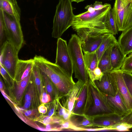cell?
Listing matches in <instances>:
<instances>
[{
	"label": "cell",
	"mask_w": 132,
	"mask_h": 132,
	"mask_svg": "<svg viewBox=\"0 0 132 132\" xmlns=\"http://www.w3.org/2000/svg\"><path fill=\"white\" fill-rule=\"evenodd\" d=\"M111 8V5L107 3L104 8L93 12L87 11L75 16L71 26L81 40L89 35L110 33L106 23Z\"/></svg>",
	"instance_id": "6da1fadb"
},
{
	"label": "cell",
	"mask_w": 132,
	"mask_h": 132,
	"mask_svg": "<svg viewBox=\"0 0 132 132\" xmlns=\"http://www.w3.org/2000/svg\"><path fill=\"white\" fill-rule=\"evenodd\" d=\"M35 64L50 79L57 88L59 99L67 96L75 84L70 77L55 63L41 56L36 55L33 58Z\"/></svg>",
	"instance_id": "7a4b0ae2"
},
{
	"label": "cell",
	"mask_w": 132,
	"mask_h": 132,
	"mask_svg": "<svg viewBox=\"0 0 132 132\" xmlns=\"http://www.w3.org/2000/svg\"><path fill=\"white\" fill-rule=\"evenodd\" d=\"M75 16L71 0H59L53 18L52 37L60 38L71 26Z\"/></svg>",
	"instance_id": "3957f363"
},
{
	"label": "cell",
	"mask_w": 132,
	"mask_h": 132,
	"mask_svg": "<svg viewBox=\"0 0 132 132\" xmlns=\"http://www.w3.org/2000/svg\"><path fill=\"white\" fill-rule=\"evenodd\" d=\"M68 46L75 78L86 84L90 79L85 65L81 41L79 36L76 34H72Z\"/></svg>",
	"instance_id": "277c9868"
},
{
	"label": "cell",
	"mask_w": 132,
	"mask_h": 132,
	"mask_svg": "<svg viewBox=\"0 0 132 132\" xmlns=\"http://www.w3.org/2000/svg\"><path fill=\"white\" fill-rule=\"evenodd\" d=\"M0 15L3 20L7 40L13 45L18 53L24 43L20 20L1 10Z\"/></svg>",
	"instance_id": "5b68a950"
},
{
	"label": "cell",
	"mask_w": 132,
	"mask_h": 132,
	"mask_svg": "<svg viewBox=\"0 0 132 132\" xmlns=\"http://www.w3.org/2000/svg\"><path fill=\"white\" fill-rule=\"evenodd\" d=\"M111 9L118 31L132 26V0H115Z\"/></svg>",
	"instance_id": "8992f818"
},
{
	"label": "cell",
	"mask_w": 132,
	"mask_h": 132,
	"mask_svg": "<svg viewBox=\"0 0 132 132\" xmlns=\"http://www.w3.org/2000/svg\"><path fill=\"white\" fill-rule=\"evenodd\" d=\"M89 82L93 102L86 115L91 116L114 113L108 103L106 95L100 90L94 82L89 79Z\"/></svg>",
	"instance_id": "52a82bcc"
},
{
	"label": "cell",
	"mask_w": 132,
	"mask_h": 132,
	"mask_svg": "<svg viewBox=\"0 0 132 132\" xmlns=\"http://www.w3.org/2000/svg\"><path fill=\"white\" fill-rule=\"evenodd\" d=\"M0 64L13 78H14L19 61L18 52L13 45L6 40L0 47Z\"/></svg>",
	"instance_id": "ba28073f"
},
{
	"label": "cell",
	"mask_w": 132,
	"mask_h": 132,
	"mask_svg": "<svg viewBox=\"0 0 132 132\" xmlns=\"http://www.w3.org/2000/svg\"><path fill=\"white\" fill-rule=\"evenodd\" d=\"M55 63L72 77L74 72L68 44L66 40L60 37L57 39Z\"/></svg>",
	"instance_id": "9c48e42d"
},
{
	"label": "cell",
	"mask_w": 132,
	"mask_h": 132,
	"mask_svg": "<svg viewBox=\"0 0 132 132\" xmlns=\"http://www.w3.org/2000/svg\"><path fill=\"white\" fill-rule=\"evenodd\" d=\"M94 82L100 90L106 95L114 96L118 91L115 70L103 73L100 80H96Z\"/></svg>",
	"instance_id": "30bf717a"
},
{
	"label": "cell",
	"mask_w": 132,
	"mask_h": 132,
	"mask_svg": "<svg viewBox=\"0 0 132 132\" xmlns=\"http://www.w3.org/2000/svg\"><path fill=\"white\" fill-rule=\"evenodd\" d=\"M89 116L94 126L108 127L122 122V116L115 113Z\"/></svg>",
	"instance_id": "8fae6325"
},
{
	"label": "cell",
	"mask_w": 132,
	"mask_h": 132,
	"mask_svg": "<svg viewBox=\"0 0 132 132\" xmlns=\"http://www.w3.org/2000/svg\"><path fill=\"white\" fill-rule=\"evenodd\" d=\"M106 95L108 103L114 113L122 117L130 111L118 90L114 96Z\"/></svg>",
	"instance_id": "7c38bea8"
},
{
	"label": "cell",
	"mask_w": 132,
	"mask_h": 132,
	"mask_svg": "<svg viewBox=\"0 0 132 132\" xmlns=\"http://www.w3.org/2000/svg\"><path fill=\"white\" fill-rule=\"evenodd\" d=\"M85 84L78 80L76 82L69 94L67 96L62 98L63 105L70 112L73 110L75 103L80 94Z\"/></svg>",
	"instance_id": "4fadbf2b"
},
{
	"label": "cell",
	"mask_w": 132,
	"mask_h": 132,
	"mask_svg": "<svg viewBox=\"0 0 132 132\" xmlns=\"http://www.w3.org/2000/svg\"><path fill=\"white\" fill-rule=\"evenodd\" d=\"M105 34L89 35L80 40L84 52L91 53L95 51L101 45Z\"/></svg>",
	"instance_id": "5bb4252c"
},
{
	"label": "cell",
	"mask_w": 132,
	"mask_h": 132,
	"mask_svg": "<svg viewBox=\"0 0 132 132\" xmlns=\"http://www.w3.org/2000/svg\"><path fill=\"white\" fill-rule=\"evenodd\" d=\"M116 71L118 90L122 96L128 109L132 111V97L125 84L120 69Z\"/></svg>",
	"instance_id": "9a60e30c"
},
{
	"label": "cell",
	"mask_w": 132,
	"mask_h": 132,
	"mask_svg": "<svg viewBox=\"0 0 132 132\" xmlns=\"http://www.w3.org/2000/svg\"><path fill=\"white\" fill-rule=\"evenodd\" d=\"M126 56L118 42L113 46L111 54V60L113 70L120 69Z\"/></svg>",
	"instance_id": "2e32d148"
},
{
	"label": "cell",
	"mask_w": 132,
	"mask_h": 132,
	"mask_svg": "<svg viewBox=\"0 0 132 132\" xmlns=\"http://www.w3.org/2000/svg\"><path fill=\"white\" fill-rule=\"evenodd\" d=\"M34 64L33 59L27 60L19 59L17 65L14 78L21 80L27 77L32 70Z\"/></svg>",
	"instance_id": "e0dca14e"
},
{
	"label": "cell",
	"mask_w": 132,
	"mask_h": 132,
	"mask_svg": "<svg viewBox=\"0 0 132 132\" xmlns=\"http://www.w3.org/2000/svg\"><path fill=\"white\" fill-rule=\"evenodd\" d=\"M122 32L118 42L124 53L127 55L132 52V26Z\"/></svg>",
	"instance_id": "ac0fdd59"
},
{
	"label": "cell",
	"mask_w": 132,
	"mask_h": 132,
	"mask_svg": "<svg viewBox=\"0 0 132 132\" xmlns=\"http://www.w3.org/2000/svg\"><path fill=\"white\" fill-rule=\"evenodd\" d=\"M0 10L20 19L21 10L16 0H0Z\"/></svg>",
	"instance_id": "d6986e66"
},
{
	"label": "cell",
	"mask_w": 132,
	"mask_h": 132,
	"mask_svg": "<svg viewBox=\"0 0 132 132\" xmlns=\"http://www.w3.org/2000/svg\"><path fill=\"white\" fill-rule=\"evenodd\" d=\"M84 53L85 63L90 79L94 82L93 72L98 67L99 63L96 51L91 53Z\"/></svg>",
	"instance_id": "ffe728a7"
},
{
	"label": "cell",
	"mask_w": 132,
	"mask_h": 132,
	"mask_svg": "<svg viewBox=\"0 0 132 132\" xmlns=\"http://www.w3.org/2000/svg\"><path fill=\"white\" fill-rule=\"evenodd\" d=\"M118 42L114 35L108 33L104 35L102 41L99 47L96 51L98 62L103 53L110 46Z\"/></svg>",
	"instance_id": "44dd1931"
},
{
	"label": "cell",
	"mask_w": 132,
	"mask_h": 132,
	"mask_svg": "<svg viewBox=\"0 0 132 132\" xmlns=\"http://www.w3.org/2000/svg\"><path fill=\"white\" fill-rule=\"evenodd\" d=\"M113 45L110 46L105 51L99 62L98 67L103 73L109 72L113 70L111 63V54Z\"/></svg>",
	"instance_id": "7402d4cb"
},
{
	"label": "cell",
	"mask_w": 132,
	"mask_h": 132,
	"mask_svg": "<svg viewBox=\"0 0 132 132\" xmlns=\"http://www.w3.org/2000/svg\"><path fill=\"white\" fill-rule=\"evenodd\" d=\"M85 84L80 94L76 101L72 112L74 114L81 115L82 111L85 105L87 95V84Z\"/></svg>",
	"instance_id": "603a6c76"
},
{
	"label": "cell",
	"mask_w": 132,
	"mask_h": 132,
	"mask_svg": "<svg viewBox=\"0 0 132 132\" xmlns=\"http://www.w3.org/2000/svg\"><path fill=\"white\" fill-rule=\"evenodd\" d=\"M40 71L43 81L45 84L46 89L48 94L54 97L55 100L59 99V92L56 87L49 78L44 73Z\"/></svg>",
	"instance_id": "cb8c5ba5"
},
{
	"label": "cell",
	"mask_w": 132,
	"mask_h": 132,
	"mask_svg": "<svg viewBox=\"0 0 132 132\" xmlns=\"http://www.w3.org/2000/svg\"><path fill=\"white\" fill-rule=\"evenodd\" d=\"M32 74L33 78L40 95L43 92V80L40 71L35 63L32 70Z\"/></svg>",
	"instance_id": "d4e9b609"
},
{
	"label": "cell",
	"mask_w": 132,
	"mask_h": 132,
	"mask_svg": "<svg viewBox=\"0 0 132 132\" xmlns=\"http://www.w3.org/2000/svg\"><path fill=\"white\" fill-rule=\"evenodd\" d=\"M36 120L45 125L53 124L61 125L64 121L62 118L59 116H48L39 117L36 119Z\"/></svg>",
	"instance_id": "484cf974"
},
{
	"label": "cell",
	"mask_w": 132,
	"mask_h": 132,
	"mask_svg": "<svg viewBox=\"0 0 132 132\" xmlns=\"http://www.w3.org/2000/svg\"><path fill=\"white\" fill-rule=\"evenodd\" d=\"M107 27L110 33L114 35L118 34V30L114 17L111 8L108 13L106 20Z\"/></svg>",
	"instance_id": "4316f807"
},
{
	"label": "cell",
	"mask_w": 132,
	"mask_h": 132,
	"mask_svg": "<svg viewBox=\"0 0 132 132\" xmlns=\"http://www.w3.org/2000/svg\"><path fill=\"white\" fill-rule=\"evenodd\" d=\"M32 70L28 76L23 80H20L16 90V97L18 100H20L21 97L29 81L31 78Z\"/></svg>",
	"instance_id": "83f0119b"
},
{
	"label": "cell",
	"mask_w": 132,
	"mask_h": 132,
	"mask_svg": "<svg viewBox=\"0 0 132 132\" xmlns=\"http://www.w3.org/2000/svg\"><path fill=\"white\" fill-rule=\"evenodd\" d=\"M93 102L92 96L89 81L87 84V92L86 102L83 108L81 115H86L91 106Z\"/></svg>",
	"instance_id": "f1b7e54d"
},
{
	"label": "cell",
	"mask_w": 132,
	"mask_h": 132,
	"mask_svg": "<svg viewBox=\"0 0 132 132\" xmlns=\"http://www.w3.org/2000/svg\"><path fill=\"white\" fill-rule=\"evenodd\" d=\"M120 69L122 72L132 73V52L126 57Z\"/></svg>",
	"instance_id": "f546056e"
},
{
	"label": "cell",
	"mask_w": 132,
	"mask_h": 132,
	"mask_svg": "<svg viewBox=\"0 0 132 132\" xmlns=\"http://www.w3.org/2000/svg\"><path fill=\"white\" fill-rule=\"evenodd\" d=\"M110 131H129L132 128V126L126 123L122 122L108 127Z\"/></svg>",
	"instance_id": "4dcf8cb0"
},
{
	"label": "cell",
	"mask_w": 132,
	"mask_h": 132,
	"mask_svg": "<svg viewBox=\"0 0 132 132\" xmlns=\"http://www.w3.org/2000/svg\"><path fill=\"white\" fill-rule=\"evenodd\" d=\"M122 76L125 84L132 97V73L122 72Z\"/></svg>",
	"instance_id": "1f68e13d"
},
{
	"label": "cell",
	"mask_w": 132,
	"mask_h": 132,
	"mask_svg": "<svg viewBox=\"0 0 132 132\" xmlns=\"http://www.w3.org/2000/svg\"><path fill=\"white\" fill-rule=\"evenodd\" d=\"M6 37L3 20L2 17L0 15V47L5 42L4 41Z\"/></svg>",
	"instance_id": "d6a6232c"
},
{
	"label": "cell",
	"mask_w": 132,
	"mask_h": 132,
	"mask_svg": "<svg viewBox=\"0 0 132 132\" xmlns=\"http://www.w3.org/2000/svg\"><path fill=\"white\" fill-rule=\"evenodd\" d=\"M122 122L132 126V111H129L122 116Z\"/></svg>",
	"instance_id": "836d02e7"
},
{
	"label": "cell",
	"mask_w": 132,
	"mask_h": 132,
	"mask_svg": "<svg viewBox=\"0 0 132 132\" xmlns=\"http://www.w3.org/2000/svg\"><path fill=\"white\" fill-rule=\"evenodd\" d=\"M93 73L94 81L96 80H100L103 75V73L98 67L95 69Z\"/></svg>",
	"instance_id": "e575fe53"
},
{
	"label": "cell",
	"mask_w": 132,
	"mask_h": 132,
	"mask_svg": "<svg viewBox=\"0 0 132 132\" xmlns=\"http://www.w3.org/2000/svg\"><path fill=\"white\" fill-rule=\"evenodd\" d=\"M21 111L24 115L27 117H31L35 115L37 112V109H34L30 110H26L21 109Z\"/></svg>",
	"instance_id": "d590c367"
},
{
	"label": "cell",
	"mask_w": 132,
	"mask_h": 132,
	"mask_svg": "<svg viewBox=\"0 0 132 132\" xmlns=\"http://www.w3.org/2000/svg\"><path fill=\"white\" fill-rule=\"evenodd\" d=\"M40 99L42 102L43 103H48L51 100L50 95L45 92H44L40 95Z\"/></svg>",
	"instance_id": "8d00e7d4"
},
{
	"label": "cell",
	"mask_w": 132,
	"mask_h": 132,
	"mask_svg": "<svg viewBox=\"0 0 132 132\" xmlns=\"http://www.w3.org/2000/svg\"><path fill=\"white\" fill-rule=\"evenodd\" d=\"M106 4L107 3L103 4L102 2L96 1L92 6L95 10H98L104 8Z\"/></svg>",
	"instance_id": "74e56055"
},
{
	"label": "cell",
	"mask_w": 132,
	"mask_h": 132,
	"mask_svg": "<svg viewBox=\"0 0 132 132\" xmlns=\"http://www.w3.org/2000/svg\"><path fill=\"white\" fill-rule=\"evenodd\" d=\"M33 95V91L32 88L30 87L26 93L25 97V101L31 100Z\"/></svg>",
	"instance_id": "f35d334b"
},
{
	"label": "cell",
	"mask_w": 132,
	"mask_h": 132,
	"mask_svg": "<svg viewBox=\"0 0 132 132\" xmlns=\"http://www.w3.org/2000/svg\"><path fill=\"white\" fill-rule=\"evenodd\" d=\"M38 110L40 113L45 114L47 112V108L44 104H42L38 107Z\"/></svg>",
	"instance_id": "ab89813d"
},
{
	"label": "cell",
	"mask_w": 132,
	"mask_h": 132,
	"mask_svg": "<svg viewBox=\"0 0 132 132\" xmlns=\"http://www.w3.org/2000/svg\"><path fill=\"white\" fill-rule=\"evenodd\" d=\"M72 114V112L67 111L62 116V118L64 121L69 120Z\"/></svg>",
	"instance_id": "60d3db41"
},
{
	"label": "cell",
	"mask_w": 132,
	"mask_h": 132,
	"mask_svg": "<svg viewBox=\"0 0 132 132\" xmlns=\"http://www.w3.org/2000/svg\"><path fill=\"white\" fill-rule=\"evenodd\" d=\"M85 9L90 13L93 12L95 11L92 6V4L87 5L85 7Z\"/></svg>",
	"instance_id": "b9f144b4"
},
{
	"label": "cell",
	"mask_w": 132,
	"mask_h": 132,
	"mask_svg": "<svg viewBox=\"0 0 132 132\" xmlns=\"http://www.w3.org/2000/svg\"><path fill=\"white\" fill-rule=\"evenodd\" d=\"M31 102V100H28L25 101L24 106V108L25 109H27L30 106Z\"/></svg>",
	"instance_id": "7bdbcfd3"
},
{
	"label": "cell",
	"mask_w": 132,
	"mask_h": 132,
	"mask_svg": "<svg viewBox=\"0 0 132 132\" xmlns=\"http://www.w3.org/2000/svg\"><path fill=\"white\" fill-rule=\"evenodd\" d=\"M3 96L6 99H7L8 100H9L10 102L12 103L13 104V103L11 100L9 98L8 96L7 95H6L4 94L3 93L1 92Z\"/></svg>",
	"instance_id": "ee69618b"
},
{
	"label": "cell",
	"mask_w": 132,
	"mask_h": 132,
	"mask_svg": "<svg viewBox=\"0 0 132 132\" xmlns=\"http://www.w3.org/2000/svg\"><path fill=\"white\" fill-rule=\"evenodd\" d=\"M85 0H71V2H75L77 3H78L79 2H82L84 1Z\"/></svg>",
	"instance_id": "f6af8a7d"
}]
</instances>
